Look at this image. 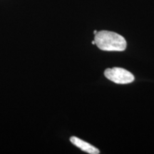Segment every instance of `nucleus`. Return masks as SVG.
I'll list each match as a JSON object with an SVG mask.
<instances>
[{"instance_id":"obj_1","label":"nucleus","mask_w":154,"mask_h":154,"mask_svg":"<svg viewBox=\"0 0 154 154\" xmlns=\"http://www.w3.org/2000/svg\"><path fill=\"white\" fill-rule=\"evenodd\" d=\"M95 44L103 51H123L126 49V41L120 34L109 31L98 32L94 37Z\"/></svg>"},{"instance_id":"obj_2","label":"nucleus","mask_w":154,"mask_h":154,"mask_svg":"<svg viewBox=\"0 0 154 154\" xmlns=\"http://www.w3.org/2000/svg\"><path fill=\"white\" fill-rule=\"evenodd\" d=\"M104 76L111 82L120 84H129L134 82L135 79L134 75L130 72L119 67L106 69Z\"/></svg>"},{"instance_id":"obj_3","label":"nucleus","mask_w":154,"mask_h":154,"mask_svg":"<svg viewBox=\"0 0 154 154\" xmlns=\"http://www.w3.org/2000/svg\"><path fill=\"white\" fill-rule=\"evenodd\" d=\"M70 141L72 142V144L76 146V147L79 148L83 151H85L88 153L99 154L100 153L99 150L96 149L94 146L87 143V142L84 141V140L80 139V138L75 137V136H72V137L70 138Z\"/></svg>"},{"instance_id":"obj_4","label":"nucleus","mask_w":154,"mask_h":154,"mask_svg":"<svg viewBox=\"0 0 154 154\" xmlns=\"http://www.w3.org/2000/svg\"><path fill=\"white\" fill-rule=\"evenodd\" d=\"M94 34H96V33H97V31H96V30H95V31H94Z\"/></svg>"},{"instance_id":"obj_5","label":"nucleus","mask_w":154,"mask_h":154,"mask_svg":"<svg viewBox=\"0 0 154 154\" xmlns=\"http://www.w3.org/2000/svg\"><path fill=\"white\" fill-rule=\"evenodd\" d=\"M92 44H95V41H94V40L93 42H92Z\"/></svg>"}]
</instances>
